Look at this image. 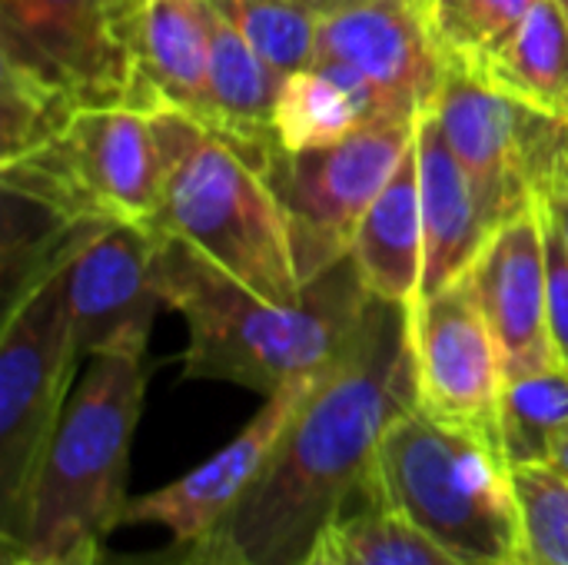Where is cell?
<instances>
[{
    "label": "cell",
    "mask_w": 568,
    "mask_h": 565,
    "mask_svg": "<svg viewBox=\"0 0 568 565\" xmlns=\"http://www.w3.org/2000/svg\"><path fill=\"white\" fill-rule=\"evenodd\" d=\"M568 426V370L552 366L506 380L503 390V453L509 466L552 463V446Z\"/></svg>",
    "instance_id": "cell-22"
},
{
    "label": "cell",
    "mask_w": 568,
    "mask_h": 565,
    "mask_svg": "<svg viewBox=\"0 0 568 565\" xmlns=\"http://www.w3.org/2000/svg\"><path fill=\"white\" fill-rule=\"evenodd\" d=\"M163 303L186 320V380H213L273 396L323 376L353 346L373 293L356 263L320 273L290 306L270 303L186 240L163 233Z\"/></svg>",
    "instance_id": "cell-2"
},
{
    "label": "cell",
    "mask_w": 568,
    "mask_h": 565,
    "mask_svg": "<svg viewBox=\"0 0 568 565\" xmlns=\"http://www.w3.org/2000/svg\"><path fill=\"white\" fill-rule=\"evenodd\" d=\"M316 60L353 67L416 110L446 77L423 0H329L320 7Z\"/></svg>",
    "instance_id": "cell-15"
},
{
    "label": "cell",
    "mask_w": 568,
    "mask_h": 565,
    "mask_svg": "<svg viewBox=\"0 0 568 565\" xmlns=\"http://www.w3.org/2000/svg\"><path fill=\"white\" fill-rule=\"evenodd\" d=\"M163 160L153 226L186 240L243 286L290 306L303 296L290 226L266 180V153L176 113H150Z\"/></svg>",
    "instance_id": "cell-3"
},
{
    "label": "cell",
    "mask_w": 568,
    "mask_h": 565,
    "mask_svg": "<svg viewBox=\"0 0 568 565\" xmlns=\"http://www.w3.org/2000/svg\"><path fill=\"white\" fill-rule=\"evenodd\" d=\"M416 117L386 120L336 143L270 153L266 180L283 206L303 286L349 256L363 213L416 140Z\"/></svg>",
    "instance_id": "cell-9"
},
{
    "label": "cell",
    "mask_w": 568,
    "mask_h": 565,
    "mask_svg": "<svg viewBox=\"0 0 568 565\" xmlns=\"http://www.w3.org/2000/svg\"><path fill=\"white\" fill-rule=\"evenodd\" d=\"M97 565H250L246 556L233 546V539L216 529L206 539L196 543H173L170 549L156 553V556H133V559H116L106 556V549L100 553Z\"/></svg>",
    "instance_id": "cell-29"
},
{
    "label": "cell",
    "mask_w": 568,
    "mask_h": 565,
    "mask_svg": "<svg viewBox=\"0 0 568 565\" xmlns=\"http://www.w3.org/2000/svg\"><path fill=\"white\" fill-rule=\"evenodd\" d=\"M303 3H310V7H316V10H320V7H326L329 0H303Z\"/></svg>",
    "instance_id": "cell-34"
},
{
    "label": "cell",
    "mask_w": 568,
    "mask_h": 565,
    "mask_svg": "<svg viewBox=\"0 0 568 565\" xmlns=\"http://www.w3.org/2000/svg\"><path fill=\"white\" fill-rule=\"evenodd\" d=\"M542 230H546V283H549V336L559 366L568 370V246L559 223L546 210L542 196Z\"/></svg>",
    "instance_id": "cell-28"
},
{
    "label": "cell",
    "mask_w": 568,
    "mask_h": 565,
    "mask_svg": "<svg viewBox=\"0 0 568 565\" xmlns=\"http://www.w3.org/2000/svg\"><path fill=\"white\" fill-rule=\"evenodd\" d=\"M526 565H568V480L552 463L513 466Z\"/></svg>",
    "instance_id": "cell-26"
},
{
    "label": "cell",
    "mask_w": 568,
    "mask_h": 565,
    "mask_svg": "<svg viewBox=\"0 0 568 565\" xmlns=\"http://www.w3.org/2000/svg\"><path fill=\"white\" fill-rule=\"evenodd\" d=\"M163 233L143 223L97 226L63 263L67 313L80 356L146 350L160 290Z\"/></svg>",
    "instance_id": "cell-12"
},
{
    "label": "cell",
    "mask_w": 568,
    "mask_h": 565,
    "mask_svg": "<svg viewBox=\"0 0 568 565\" xmlns=\"http://www.w3.org/2000/svg\"><path fill=\"white\" fill-rule=\"evenodd\" d=\"M429 110L443 140L473 176L493 226L539 196L568 150V123L526 107L463 67H446Z\"/></svg>",
    "instance_id": "cell-10"
},
{
    "label": "cell",
    "mask_w": 568,
    "mask_h": 565,
    "mask_svg": "<svg viewBox=\"0 0 568 565\" xmlns=\"http://www.w3.org/2000/svg\"><path fill=\"white\" fill-rule=\"evenodd\" d=\"M103 539H83L70 549L37 553V549H3V565H97Z\"/></svg>",
    "instance_id": "cell-30"
},
{
    "label": "cell",
    "mask_w": 568,
    "mask_h": 565,
    "mask_svg": "<svg viewBox=\"0 0 568 565\" xmlns=\"http://www.w3.org/2000/svg\"><path fill=\"white\" fill-rule=\"evenodd\" d=\"M77 107L20 70L0 67V163L17 160L67 130Z\"/></svg>",
    "instance_id": "cell-27"
},
{
    "label": "cell",
    "mask_w": 568,
    "mask_h": 565,
    "mask_svg": "<svg viewBox=\"0 0 568 565\" xmlns=\"http://www.w3.org/2000/svg\"><path fill=\"white\" fill-rule=\"evenodd\" d=\"M80 366L63 266L3 310L0 330V546H13Z\"/></svg>",
    "instance_id": "cell-6"
},
{
    "label": "cell",
    "mask_w": 568,
    "mask_h": 565,
    "mask_svg": "<svg viewBox=\"0 0 568 565\" xmlns=\"http://www.w3.org/2000/svg\"><path fill=\"white\" fill-rule=\"evenodd\" d=\"M160 183L153 120L126 103L77 110L60 137L0 163V186L30 193L80 223L153 226Z\"/></svg>",
    "instance_id": "cell-7"
},
{
    "label": "cell",
    "mask_w": 568,
    "mask_h": 565,
    "mask_svg": "<svg viewBox=\"0 0 568 565\" xmlns=\"http://www.w3.org/2000/svg\"><path fill=\"white\" fill-rule=\"evenodd\" d=\"M143 356L146 350L90 356L37 473L20 539L3 549L57 553L123 526L130 450L146 393Z\"/></svg>",
    "instance_id": "cell-5"
},
{
    "label": "cell",
    "mask_w": 568,
    "mask_h": 565,
    "mask_svg": "<svg viewBox=\"0 0 568 565\" xmlns=\"http://www.w3.org/2000/svg\"><path fill=\"white\" fill-rule=\"evenodd\" d=\"M283 80L286 77L273 70L246 43L240 30H233L220 13H213L206 117L200 123L270 157L280 147L276 143V103L283 93Z\"/></svg>",
    "instance_id": "cell-20"
},
{
    "label": "cell",
    "mask_w": 568,
    "mask_h": 565,
    "mask_svg": "<svg viewBox=\"0 0 568 565\" xmlns=\"http://www.w3.org/2000/svg\"><path fill=\"white\" fill-rule=\"evenodd\" d=\"M552 466L568 480V426L559 433V440L552 446Z\"/></svg>",
    "instance_id": "cell-33"
},
{
    "label": "cell",
    "mask_w": 568,
    "mask_h": 565,
    "mask_svg": "<svg viewBox=\"0 0 568 565\" xmlns=\"http://www.w3.org/2000/svg\"><path fill=\"white\" fill-rule=\"evenodd\" d=\"M416 160L423 203V296H429L473 270L496 226L473 176L443 140L429 107L416 117Z\"/></svg>",
    "instance_id": "cell-16"
},
{
    "label": "cell",
    "mask_w": 568,
    "mask_h": 565,
    "mask_svg": "<svg viewBox=\"0 0 568 565\" xmlns=\"http://www.w3.org/2000/svg\"><path fill=\"white\" fill-rule=\"evenodd\" d=\"M446 67L483 73L509 43L536 0H423Z\"/></svg>",
    "instance_id": "cell-23"
},
{
    "label": "cell",
    "mask_w": 568,
    "mask_h": 565,
    "mask_svg": "<svg viewBox=\"0 0 568 565\" xmlns=\"http://www.w3.org/2000/svg\"><path fill=\"white\" fill-rule=\"evenodd\" d=\"M146 0H0V67L77 110L130 103Z\"/></svg>",
    "instance_id": "cell-8"
},
{
    "label": "cell",
    "mask_w": 568,
    "mask_h": 565,
    "mask_svg": "<svg viewBox=\"0 0 568 565\" xmlns=\"http://www.w3.org/2000/svg\"><path fill=\"white\" fill-rule=\"evenodd\" d=\"M559 7H562V10H566V17H568V0H559Z\"/></svg>",
    "instance_id": "cell-35"
},
{
    "label": "cell",
    "mask_w": 568,
    "mask_h": 565,
    "mask_svg": "<svg viewBox=\"0 0 568 565\" xmlns=\"http://www.w3.org/2000/svg\"><path fill=\"white\" fill-rule=\"evenodd\" d=\"M213 7L283 77L316 63V7L303 0H213Z\"/></svg>",
    "instance_id": "cell-24"
},
{
    "label": "cell",
    "mask_w": 568,
    "mask_h": 565,
    "mask_svg": "<svg viewBox=\"0 0 568 565\" xmlns=\"http://www.w3.org/2000/svg\"><path fill=\"white\" fill-rule=\"evenodd\" d=\"M303 565H356L336 543H333V536L326 533L320 543H316V549L303 559Z\"/></svg>",
    "instance_id": "cell-32"
},
{
    "label": "cell",
    "mask_w": 568,
    "mask_h": 565,
    "mask_svg": "<svg viewBox=\"0 0 568 565\" xmlns=\"http://www.w3.org/2000/svg\"><path fill=\"white\" fill-rule=\"evenodd\" d=\"M539 196H542L546 210L552 213V220L559 223V230H562L568 246V150L566 157L556 163V170L549 173V180L542 183Z\"/></svg>",
    "instance_id": "cell-31"
},
{
    "label": "cell",
    "mask_w": 568,
    "mask_h": 565,
    "mask_svg": "<svg viewBox=\"0 0 568 565\" xmlns=\"http://www.w3.org/2000/svg\"><path fill=\"white\" fill-rule=\"evenodd\" d=\"M419 406L503 450V356L469 273L409 306ZM506 456V453H503Z\"/></svg>",
    "instance_id": "cell-11"
},
{
    "label": "cell",
    "mask_w": 568,
    "mask_h": 565,
    "mask_svg": "<svg viewBox=\"0 0 568 565\" xmlns=\"http://www.w3.org/2000/svg\"><path fill=\"white\" fill-rule=\"evenodd\" d=\"M469 283L496 336L506 380L559 366L549 336L546 230L539 196L493 230Z\"/></svg>",
    "instance_id": "cell-14"
},
{
    "label": "cell",
    "mask_w": 568,
    "mask_h": 565,
    "mask_svg": "<svg viewBox=\"0 0 568 565\" xmlns=\"http://www.w3.org/2000/svg\"><path fill=\"white\" fill-rule=\"evenodd\" d=\"M316 380L320 376H310L266 396L260 413L220 453L166 483L163 490L130 500L123 526H160L173 543H196L213 536L260 483L286 426L293 423Z\"/></svg>",
    "instance_id": "cell-13"
},
{
    "label": "cell",
    "mask_w": 568,
    "mask_h": 565,
    "mask_svg": "<svg viewBox=\"0 0 568 565\" xmlns=\"http://www.w3.org/2000/svg\"><path fill=\"white\" fill-rule=\"evenodd\" d=\"M213 0H146L133 110H176L193 120L206 117V70L213 40Z\"/></svg>",
    "instance_id": "cell-17"
},
{
    "label": "cell",
    "mask_w": 568,
    "mask_h": 565,
    "mask_svg": "<svg viewBox=\"0 0 568 565\" xmlns=\"http://www.w3.org/2000/svg\"><path fill=\"white\" fill-rule=\"evenodd\" d=\"M416 113V107L403 103L359 70L316 60L313 67L283 80L276 103V143L283 150L323 147L366 127Z\"/></svg>",
    "instance_id": "cell-18"
},
{
    "label": "cell",
    "mask_w": 568,
    "mask_h": 565,
    "mask_svg": "<svg viewBox=\"0 0 568 565\" xmlns=\"http://www.w3.org/2000/svg\"><path fill=\"white\" fill-rule=\"evenodd\" d=\"M483 77L526 107L568 123V17L559 0H536Z\"/></svg>",
    "instance_id": "cell-21"
},
{
    "label": "cell",
    "mask_w": 568,
    "mask_h": 565,
    "mask_svg": "<svg viewBox=\"0 0 568 565\" xmlns=\"http://www.w3.org/2000/svg\"><path fill=\"white\" fill-rule=\"evenodd\" d=\"M359 500L399 513L459 563L526 565L509 460L423 406L386 430Z\"/></svg>",
    "instance_id": "cell-4"
},
{
    "label": "cell",
    "mask_w": 568,
    "mask_h": 565,
    "mask_svg": "<svg viewBox=\"0 0 568 565\" xmlns=\"http://www.w3.org/2000/svg\"><path fill=\"white\" fill-rule=\"evenodd\" d=\"M413 406L409 306L373 296L353 346L316 380L260 483L220 529L250 565H303L359 500L386 430Z\"/></svg>",
    "instance_id": "cell-1"
},
{
    "label": "cell",
    "mask_w": 568,
    "mask_h": 565,
    "mask_svg": "<svg viewBox=\"0 0 568 565\" xmlns=\"http://www.w3.org/2000/svg\"><path fill=\"white\" fill-rule=\"evenodd\" d=\"M329 536L356 565H466L409 519L369 500H356L329 526Z\"/></svg>",
    "instance_id": "cell-25"
},
{
    "label": "cell",
    "mask_w": 568,
    "mask_h": 565,
    "mask_svg": "<svg viewBox=\"0 0 568 565\" xmlns=\"http://www.w3.org/2000/svg\"><path fill=\"white\" fill-rule=\"evenodd\" d=\"M349 260L363 286L399 306H416L423 296V203L416 140L369 203L353 236Z\"/></svg>",
    "instance_id": "cell-19"
}]
</instances>
